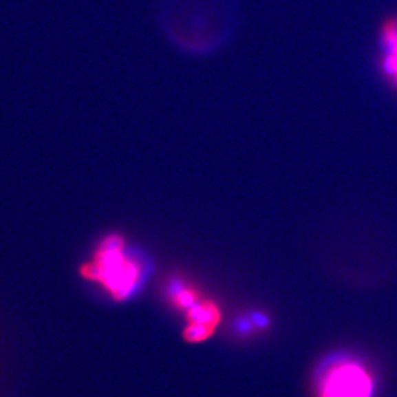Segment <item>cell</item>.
<instances>
[{"label":"cell","mask_w":397,"mask_h":397,"mask_svg":"<svg viewBox=\"0 0 397 397\" xmlns=\"http://www.w3.org/2000/svg\"><path fill=\"white\" fill-rule=\"evenodd\" d=\"M220 319V310L213 301L200 300L191 309L186 310L188 324H200L211 330H216Z\"/></svg>","instance_id":"cell-4"},{"label":"cell","mask_w":397,"mask_h":397,"mask_svg":"<svg viewBox=\"0 0 397 397\" xmlns=\"http://www.w3.org/2000/svg\"><path fill=\"white\" fill-rule=\"evenodd\" d=\"M173 303L176 308L183 309V310H188L191 309L193 305H195L200 299L198 292L194 290L193 287L189 286H179L173 288Z\"/></svg>","instance_id":"cell-5"},{"label":"cell","mask_w":397,"mask_h":397,"mask_svg":"<svg viewBox=\"0 0 397 397\" xmlns=\"http://www.w3.org/2000/svg\"><path fill=\"white\" fill-rule=\"evenodd\" d=\"M315 397H373L376 380L360 358L339 352L324 358L312 377Z\"/></svg>","instance_id":"cell-2"},{"label":"cell","mask_w":397,"mask_h":397,"mask_svg":"<svg viewBox=\"0 0 397 397\" xmlns=\"http://www.w3.org/2000/svg\"><path fill=\"white\" fill-rule=\"evenodd\" d=\"M81 275L100 284L116 301H125L143 283V265L126 251L122 237L112 234L98 246L94 257L81 266Z\"/></svg>","instance_id":"cell-1"},{"label":"cell","mask_w":397,"mask_h":397,"mask_svg":"<svg viewBox=\"0 0 397 397\" xmlns=\"http://www.w3.org/2000/svg\"><path fill=\"white\" fill-rule=\"evenodd\" d=\"M380 40L386 50L382 68L397 85V29L394 19H389L382 26Z\"/></svg>","instance_id":"cell-3"},{"label":"cell","mask_w":397,"mask_h":397,"mask_svg":"<svg viewBox=\"0 0 397 397\" xmlns=\"http://www.w3.org/2000/svg\"><path fill=\"white\" fill-rule=\"evenodd\" d=\"M394 20H395V19H394ZM395 25H396V29H397V20H395Z\"/></svg>","instance_id":"cell-6"}]
</instances>
